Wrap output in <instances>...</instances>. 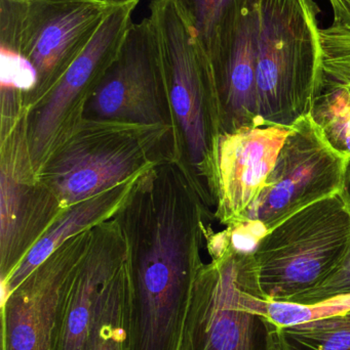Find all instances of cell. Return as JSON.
Returning a JSON list of instances; mask_svg holds the SVG:
<instances>
[{"instance_id":"52a82bcc","label":"cell","mask_w":350,"mask_h":350,"mask_svg":"<svg viewBox=\"0 0 350 350\" xmlns=\"http://www.w3.org/2000/svg\"><path fill=\"white\" fill-rule=\"evenodd\" d=\"M164 77L158 39L150 18L133 23L116 59L94 90L99 116L142 124L162 121L158 92Z\"/></svg>"},{"instance_id":"44dd1931","label":"cell","mask_w":350,"mask_h":350,"mask_svg":"<svg viewBox=\"0 0 350 350\" xmlns=\"http://www.w3.org/2000/svg\"><path fill=\"white\" fill-rule=\"evenodd\" d=\"M350 295V247L340 265L322 284L301 295L296 296L294 304H316L337 296Z\"/></svg>"},{"instance_id":"5b68a950","label":"cell","mask_w":350,"mask_h":350,"mask_svg":"<svg viewBox=\"0 0 350 350\" xmlns=\"http://www.w3.org/2000/svg\"><path fill=\"white\" fill-rule=\"evenodd\" d=\"M118 0H0V51L53 86Z\"/></svg>"},{"instance_id":"d6986e66","label":"cell","mask_w":350,"mask_h":350,"mask_svg":"<svg viewBox=\"0 0 350 350\" xmlns=\"http://www.w3.org/2000/svg\"><path fill=\"white\" fill-rule=\"evenodd\" d=\"M209 57L232 0H171Z\"/></svg>"},{"instance_id":"e0dca14e","label":"cell","mask_w":350,"mask_h":350,"mask_svg":"<svg viewBox=\"0 0 350 350\" xmlns=\"http://www.w3.org/2000/svg\"><path fill=\"white\" fill-rule=\"evenodd\" d=\"M320 37L322 66L318 90L340 96L350 106V30L332 25L321 29Z\"/></svg>"},{"instance_id":"2e32d148","label":"cell","mask_w":350,"mask_h":350,"mask_svg":"<svg viewBox=\"0 0 350 350\" xmlns=\"http://www.w3.org/2000/svg\"><path fill=\"white\" fill-rule=\"evenodd\" d=\"M275 350H350V312L277 327Z\"/></svg>"},{"instance_id":"277c9868","label":"cell","mask_w":350,"mask_h":350,"mask_svg":"<svg viewBox=\"0 0 350 350\" xmlns=\"http://www.w3.org/2000/svg\"><path fill=\"white\" fill-rule=\"evenodd\" d=\"M261 295L252 252H227L197 275L179 350H275L277 325L251 306Z\"/></svg>"},{"instance_id":"9c48e42d","label":"cell","mask_w":350,"mask_h":350,"mask_svg":"<svg viewBox=\"0 0 350 350\" xmlns=\"http://www.w3.org/2000/svg\"><path fill=\"white\" fill-rule=\"evenodd\" d=\"M289 127L254 125L224 133L217 144L220 215L236 224L264 187Z\"/></svg>"},{"instance_id":"8fae6325","label":"cell","mask_w":350,"mask_h":350,"mask_svg":"<svg viewBox=\"0 0 350 350\" xmlns=\"http://www.w3.org/2000/svg\"><path fill=\"white\" fill-rule=\"evenodd\" d=\"M140 0H118L94 38L66 70L49 92L34 129V145L41 152L57 131L68 107L88 86L99 83L116 59L133 24V14Z\"/></svg>"},{"instance_id":"8992f818","label":"cell","mask_w":350,"mask_h":350,"mask_svg":"<svg viewBox=\"0 0 350 350\" xmlns=\"http://www.w3.org/2000/svg\"><path fill=\"white\" fill-rule=\"evenodd\" d=\"M349 170V156L330 143L312 114L302 117L290 127L264 187L236 224L258 221L268 232L296 212L342 191Z\"/></svg>"},{"instance_id":"30bf717a","label":"cell","mask_w":350,"mask_h":350,"mask_svg":"<svg viewBox=\"0 0 350 350\" xmlns=\"http://www.w3.org/2000/svg\"><path fill=\"white\" fill-rule=\"evenodd\" d=\"M47 261L1 297V350H53L58 316L80 265Z\"/></svg>"},{"instance_id":"ba28073f","label":"cell","mask_w":350,"mask_h":350,"mask_svg":"<svg viewBox=\"0 0 350 350\" xmlns=\"http://www.w3.org/2000/svg\"><path fill=\"white\" fill-rule=\"evenodd\" d=\"M209 59L228 133L263 125L257 109L254 0H232Z\"/></svg>"},{"instance_id":"ac0fdd59","label":"cell","mask_w":350,"mask_h":350,"mask_svg":"<svg viewBox=\"0 0 350 350\" xmlns=\"http://www.w3.org/2000/svg\"><path fill=\"white\" fill-rule=\"evenodd\" d=\"M251 306L257 314H263L277 327L303 324L350 312V295L337 296L316 304L268 301L254 295Z\"/></svg>"},{"instance_id":"5bb4252c","label":"cell","mask_w":350,"mask_h":350,"mask_svg":"<svg viewBox=\"0 0 350 350\" xmlns=\"http://www.w3.org/2000/svg\"><path fill=\"white\" fill-rule=\"evenodd\" d=\"M84 350H131L129 287L123 265L99 293Z\"/></svg>"},{"instance_id":"7402d4cb","label":"cell","mask_w":350,"mask_h":350,"mask_svg":"<svg viewBox=\"0 0 350 350\" xmlns=\"http://www.w3.org/2000/svg\"><path fill=\"white\" fill-rule=\"evenodd\" d=\"M334 12L333 26L350 30V0H330Z\"/></svg>"},{"instance_id":"4fadbf2b","label":"cell","mask_w":350,"mask_h":350,"mask_svg":"<svg viewBox=\"0 0 350 350\" xmlns=\"http://www.w3.org/2000/svg\"><path fill=\"white\" fill-rule=\"evenodd\" d=\"M121 265L99 256L79 265L58 316L53 350L84 349L99 293Z\"/></svg>"},{"instance_id":"6da1fadb","label":"cell","mask_w":350,"mask_h":350,"mask_svg":"<svg viewBox=\"0 0 350 350\" xmlns=\"http://www.w3.org/2000/svg\"><path fill=\"white\" fill-rule=\"evenodd\" d=\"M314 0H254L257 109L263 124L312 114L322 66Z\"/></svg>"},{"instance_id":"ffe728a7","label":"cell","mask_w":350,"mask_h":350,"mask_svg":"<svg viewBox=\"0 0 350 350\" xmlns=\"http://www.w3.org/2000/svg\"><path fill=\"white\" fill-rule=\"evenodd\" d=\"M22 193L16 179L2 170L0 176V241L2 269L8 265L10 243L16 234L20 218Z\"/></svg>"},{"instance_id":"9a60e30c","label":"cell","mask_w":350,"mask_h":350,"mask_svg":"<svg viewBox=\"0 0 350 350\" xmlns=\"http://www.w3.org/2000/svg\"><path fill=\"white\" fill-rule=\"evenodd\" d=\"M107 200L106 198H95L94 200L82 202L53 226L16 265L6 281L0 282L1 297L12 293L21 284L24 283L35 271L49 260V257L67 239L97 219L106 208L108 203Z\"/></svg>"},{"instance_id":"7a4b0ae2","label":"cell","mask_w":350,"mask_h":350,"mask_svg":"<svg viewBox=\"0 0 350 350\" xmlns=\"http://www.w3.org/2000/svg\"><path fill=\"white\" fill-rule=\"evenodd\" d=\"M350 247L349 187L268 230L252 254L262 297L289 302L322 284Z\"/></svg>"},{"instance_id":"3957f363","label":"cell","mask_w":350,"mask_h":350,"mask_svg":"<svg viewBox=\"0 0 350 350\" xmlns=\"http://www.w3.org/2000/svg\"><path fill=\"white\" fill-rule=\"evenodd\" d=\"M127 275L131 350L180 349L197 277L172 205L162 206Z\"/></svg>"},{"instance_id":"7c38bea8","label":"cell","mask_w":350,"mask_h":350,"mask_svg":"<svg viewBox=\"0 0 350 350\" xmlns=\"http://www.w3.org/2000/svg\"><path fill=\"white\" fill-rule=\"evenodd\" d=\"M133 170V156L123 150H73L55 166L53 185L61 201L71 205L121 183Z\"/></svg>"}]
</instances>
